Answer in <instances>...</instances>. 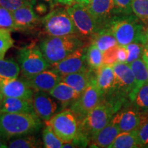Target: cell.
I'll return each instance as SVG.
<instances>
[{
  "label": "cell",
  "instance_id": "1",
  "mask_svg": "<svg viewBox=\"0 0 148 148\" xmlns=\"http://www.w3.org/2000/svg\"><path fill=\"white\" fill-rule=\"evenodd\" d=\"M142 22L135 14H119L111 19L106 28L112 33L119 45L125 46L131 42L145 45L147 36Z\"/></svg>",
  "mask_w": 148,
  "mask_h": 148
},
{
  "label": "cell",
  "instance_id": "2",
  "mask_svg": "<svg viewBox=\"0 0 148 148\" xmlns=\"http://www.w3.org/2000/svg\"><path fill=\"white\" fill-rule=\"evenodd\" d=\"M41 126L36 114L0 112V136L6 140L38 132Z\"/></svg>",
  "mask_w": 148,
  "mask_h": 148
},
{
  "label": "cell",
  "instance_id": "3",
  "mask_svg": "<svg viewBox=\"0 0 148 148\" xmlns=\"http://www.w3.org/2000/svg\"><path fill=\"white\" fill-rule=\"evenodd\" d=\"M82 45V40L77 35L49 36L41 40L39 47L45 58L51 65L65 58Z\"/></svg>",
  "mask_w": 148,
  "mask_h": 148
},
{
  "label": "cell",
  "instance_id": "4",
  "mask_svg": "<svg viewBox=\"0 0 148 148\" xmlns=\"http://www.w3.org/2000/svg\"><path fill=\"white\" fill-rule=\"evenodd\" d=\"M117 110L112 103L102 99L84 119L79 121V132L77 136L89 141L96 132L110 123Z\"/></svg>",
  "mask_w": 148,
  "mask_h": 148
},
{
  "label": "cell",
  "instance_id": "5",
  "mask_svg": "<svg viewBox=\"0 0 148 148\" xmlns=\"http://www.w3.org/2000/svg\"><path fill=\"white\" fill-rule=\"evenodd\" d=\"M17 61L20 70L24 77H29L50 68L40 50L36 44L25 46L17 53Z\"/></svg>",
  "mask_w": 148,
  "mask_h": 148
},
{
  "label": "cell",
  "instance_id": "6",
  "mask_svg": "<svg viewBox=\"0 0 148 148\" xmlns=\"http://www.w3.org/2000/svg\"><path fill=\"white\" fill-rule=\"evenodd\" d=\"M42 25L49 36L77 35L78 32L66 8H56L44 16Z\"/></svg>",
  "mask_w": 148,
  "mask_h": 148
},
{
  "label": "cell",
  "instance_id": "7",
  "mask_svg": "<svg viewBox=\"0 0 148 148\" xmlns=\"http://www.w3.org/2000/svg\"><path fill=\"white\" fill-rule=\"evenodd\" d=\"M47 125L64 143L73 141L79 132V121L71 109L55 114L47 121Z\"/></svg>",
  "mask_w": 148,
  "mask_h": 148
},
{
  "label": "cell",
  "instance_id": "8",
  "mask_svg": "<svg viewBox=\"0 0 148 148\" xmlns=\"http://www.w3.org/2000/svg\"><path fill=\"white\" fill-rule=\"evenodd\" d=\"M71 16L78 34L84 37H91L101 30V27L90 13L86 5L75 3L66 8Z\"/></svg>",
  "mask_w": 148,
  "mask_h": 148
},
{
  "label": "cell",
  "instance_id": "9",
  "mask_svg": "<svg viewBox=\"0 0 148 148\" xmlns=\"http://www.w3.org/2000/svg\"><path fill=\"white\" fill-rule=\"evenodd\" d=\"M103 97V94L96 84L95 76L88 87L70 106V109L77 116L78 121H81L101 102Z\"/></svg>",
  "mask_w": 148,
  "mask_h": 148
},
{
  "label": "cell",
  "instance_id": "10",
  "mask_svg": "<svg viewBox=\"0 0 148 148\" xmlns=\"http://www.w3.org/2000/svg\"><path fill=\"white\" fill-rule=\"evenodd\" d=\"M114 73V84L112 91L116 90L120 95L132 96L135 88V77L129 64L116 62L112 65Z\"/></svg>",
  "mask_w": 148,
  "mask_h": 148
},
{
  "label": "cell",
  "instance_id": "11",
  "mask_svg": "<svg viewBox=\"0 0 148 148\" xmlns=\"http://www.w3.org/2000/svg\"><path fill=\"white\" fill-rule=\"evenodd\" d=\"M86 6L101 29L106 28L112 18L121 14L114 0H89Z\"/></svg>",
  "mask_w": 148,
  "mask_h": 148
},
{
  "label": "cell",
  "instance_id": "12",
  "mask_svg": "<svg viewBox=\"0 0 148 148\" xmlns=\"http://www.w3.org/2000/svg\"><path fill=\"white\" fill-rule=\"evenodd\" d=\"M88 67L86 60V50L82 47L79 48L65 58L51 64L50 66L51 69L58 72L60 75L75 73Z\"/></svg>",
  "mask_w": 148,
  "mask_h": 148
},
{
  "label": "cell",
  "instance_id": "13",
  "mask_svg": "<svg viewBox=\"0 0 148 148\" xmlns=\"http://www.w3.org/2000/svg\"><path fill=\"white\" fill-rule=\"evenodd\" d=\"M146 116L134 107L127 108L114 114L111 121L119 127L121 132H127L137 129Z\"/></svg>",
  "mask_w": 148,
  "mask_h": 148
},
{
  "label": "cell",
  "instance_id": "14",
  "mask_svg": "<svg viewBox=\"0 0 148 148\" xmlns=\"http://www.w3.org/2000/svg\"><path fill=\"white\" fill-rule=\"evenodd\" d=\"M0 92L3 97H16L32 101L34 90L25 79H12L0 82Z\"/></svg>",
  "mask_w": 148,
  "mask_h": 148
},
{
  "label": "cell",
  "instance_id": "15",
  "mask_svg": "<svg viewBox=\"0 0 148 148\" xmlns=\"http://www.w3.org/2000/svg\"><path fill=\"white\" fill-rule=\"evenodd\" d=\"M61 77L62 75L58 72L48 69L33 76L23 78L34 90L49 92L61 82Z\"/></svg>",
  "mask_w": 148,
  "mask_h": 148
},
{
  "label": "cell",
  "instance_id": "16",
  "mask_svg": "<svg viewBox=\"0 0 148 148\" xmlns=\"http://www.w3.org/2000/svg\"><path fill=\"white\" fill-rule=\"evenodd\" d=\"M32 102L36 115L46 122L49 121L58 110L57 103L46 92L36 91L33 95Z\"/></svg>",
  "mask_w": 148,
  "mask_h": 148
},
{
  "label": "cell",
  "instance_id": "17",
  "mask_svg": "<svg viewBox=\"0 0 148 148\" xmlns=\"http://www.w3.org/2000/svg\"><path fill=\"white\" fill-rule=\"evenodd\" d=\"M16 30L32 29L38 24L39 18L34 10V5H25L12 12Z\"/></svg>",
  "mask_w": 148,
  "mask_h": 148
},
{
  "label": "cell",
  "instance_id": "18",
  "mask_svg": "<svg viewBox=\"0 0 148 148\" xmlns=\"http://www.w3.org/2000/svg\"><path fill=\"white\" fill-rule=\"evenodd\" d=\"M95 76V71L86 68L75 73L62 75L61 81L69 85L79 94H82L88 87Z\"/></svg>",
  "mask_w": 148,
  "mask_h": 148
},
{
  "label": "cell",
  "instance_id": "19",
  "mask_svg": "<svg viewBox=\"0 0 148 148\" xmlns=\"http://www.w3.org/2000/svg\"><path fill=\"white\" fill-rule=\"evenodd\" d=\"M0 112L36 114L32 101L22 98L7 97H3L0 102Z\"/></svg>",
  "mask_w": 148,
  "mask_h": 148
},
{
  "label": "cell",
  "instance_id": "20",
  "mask_svg": "<svg viewBox=\"0 0 148 148\" xmlns=\"http://www.w3.org/2000/svg\"><path fill=\"white\" fill-rule=\"evenodd\" d=\"M121 130L110 121L108 125L95 133L91 137V147H110Z\"/></svg>",
  "mask_w": 148,
  "mask_h": 148
},
{
  "label": "cell",
  "instance_id": "21",
  "mask_svg": "<svg viewBox=\"0 0 148 148\" xmlns=\"http://www.w3.org/2000/svg\"><path fill=\"white\" fill-rule=\"evenodd\" d=\"M49 94L53 98L60 101L63 107L71 106L81 95L69 85L62 81L52 88L49 92Z\"/></svg>",
  "mask_w": 148,
  "mask_h": 148
},
{
  "label": "cell",
  "instance_id": "22",
  "mask_svg": "<svg viewBox=\"0 0 148 148\" xmlns=\"http://www.w3.org/2000/svg\"><path fill=\"white\" fill-rule=\"evenodd\" d=\"M95 82L103 95L112 92L114 84V73L112 66L102 65L96 70Z\"/></svg>",
  "mask_w": 148,
  "mask_h": 148
},
{
  "label": "cell",
  "instance_id": "23",
  "mask_svg": "<svg viewBox=\"0 0 148 148\" xmlns=\"http://www.w3.org/2000/svg\"><path fill=\"white\" fill-rule=\"evenodd\" d=\"M131 69L132 70L133 73H134L135 77V88L133 94L130 97V99L132 101L134 99L136 92L139 90L143 85L148 81V75H147V64L144 62L143 58H138L137 60L133 61L130 64Z\"/></svg>",
  "mask_w": 148,
  "mask_h": 148
},
{
  "label": "cell",
  "instance_id": "24",
  "mask_svg": "<svg viewBox=\"0 0 148 148\" xmlns=\"http://www.w3.org/2000/svg\"><path fill=\"white\" fill-rule=\"evenodd\" d=\"M142 147L138 141L136 130L121 132L116 136L109 148H138Z\"/></svg>",
  "mask_w": 148,
  "mask_h": 148
},
{
  "label": "cell",
  "instance_id": "25",
  "mask_svg": "<svg viewBox=\"0 0 148 148\" xmlns=\"http://www.w3.org/2000/svg\"><path fill=\"white\" fill-rule=\"evenodd\" d=\"M92 42L98 47L101 52L109 48L118 45L115 37L108 28H103L91 37Z\"/></svg>",
  "mask_w": 148,
  "mask_h": 148
},
{
  "label": "cell",
  "instance_id": "26",
  "mask_svg": "<svg viewBox=\"0 0 148 148\" xmlns=\"http://www.w3.org/2000/svg\"><path fill=\"white\" fill-rule=\"evenodd\" d=\"M20 67L17 62L12 59H0V82L17 78Z\"/></svg>",
  "mask_w": 148,
  "mask_h": 148
},
{
  "label": "cell",
  "instance_id": "27",
  "mask_svg": "<svg viewBox=\"0 0 148 148\" xmlns=\"http://www.w3.org/2000/svg\"><path fill=\"white\" fill-rule=\"evenodd\" d=\"M10 148H36L41 147V142L34 136L24 135L8 140Z\"/></svg>",
  "mask_w": 148,
  "mask_h": 148
},
{
  "label": "cell",
  "instance_id": "28",
  "mask_svg": "<svg viewBox=\"0 0 148 148\" xmlns=\"http://www.w3.org/2000/svg\"><path fill=\"white\" fill-rule=\"evenodd\" d=\"M86 60L88 68L93 71L103 65L102 52L92 42L86 50Z\"/></svg>",
  "mask_w": 148,
  "mask_h": 148
},
{
  "label": "cell",
  "instance_id": "29",
  "mask_svg": "<svg viewBox=\"0 0 148 148\" xmlns=\"http://www.w3.org/2000/svg\"><path fill=\"white\" fill-rule=\"evenodd\" d=\"M134 108L141 112H148V81L136 92L133 100Z\"/></svg>",
  "mask_w": 148,
  "mask_h": 148
},
{
  "label": "cell",
  "instance_id": "30",
  "mask_svg": "<svg viewBox=\"0 0 148 148\" xmlns=\"http://www.w3.org/2000/svg\"><path fill=\"white\" fill-rule=\"evenodd\" d=\"M42 140L44 147L46 148H61L64 143L48 125L42 131Z\"/></svg>",
  "mask_w": 148,
  "mask_h": 148
},
{
  "label": "cell",
  "instance_id": "31",
  "mask_svg": "<svg viewBox=\"0 0 148 148\" xmlns=\"http://www.w3.org/2000/svg\"><path fill=\"white\" fill-rule=\"evenodd\" d=\"M0 29L11 31L16 30L15 21L12 11L0 6Z\"/></svg>",
  "mask_w": 148,
  "mask_h": 148
},
{
  "label": "cell",
  "instance_id": "32",
  "mask_svg": "<svg viewBox=\"0 0 148 148\" xmlns=\"http://www.w3.org/2000/svg\"><path fill=\"white\" fill-rule=\"evenodd\" d=\"M132 13L143 23H148V0H132Z\"/></svg>",
  "mask_w": 148,
  "mask_h": 148
},
{
  "label": "cell",
  "instance_id": "33",
  "mask_svg": "<svg viewBox=\"0 0 148 148\" xmlns=\"http://www.w3.org/2000/svg\"><path fill=\"white\" fill-rule=\"evenodd\" d=\"M125 47L127 51L126 63L130 64L133 61L142 58L145 45L140 42H131Z\"/></svg>",
  "mask_w": 148,
  "mask_h": 148
},
{
  "label": "cell",
  "instance_id": "34",
  "mask_svg": "<svg viewBox=\"0 0 148 148\" xmlns=\"http://www.w3.org/2000/svg\"><path fill=\"white\" fill-rule=\"evenodd\" d=\"M13 43L10 31L0 29V59L4 58L5 53L12 47Z\"/></svg>",
  "mask_w": 148,
  "mask_h": 148
},
{
  "label": "cell",
  "instance_id": "35",
  "mask_svg": "<svg viewBox=\"0 0 148 148\" xmlns=\"http://www.w3.org/2000/svg\"><path fill=\"white\" fill-rule=\"evenodd\" d=\"M36 0H0V6L13 12L25 5L36 4Z\"/></svg>",
  "mask_w": 148,
  "mask_h": 148
},
{
  "label": "cell",
  "instance_id": "36",
  "mask_svg": "<svg viewBox=\"0 0 148 148\" xmlns=\"http://www.w3.org/2000/svg\"><path fill=\"white\" fill-rule=\"evenodd\" d=\"M138 141L142 147H147L148 146V117L147 115L136 130Z\"/></svg>",
  "mask_w": 148,
  "mask_h": 148
},
{
  "label": "cell",
  "instance_id": "37",
  "mask_svg": "<svg viewBox=\"0 0 148 148\" xmlns=\"http://www.w3.org/2000/svg\"><path fill=\"white\" fill-rule=\"evenodd\" d=\"M119 45L114 46L102 53L103 65L112 66L117 62V51Z\"/></svg>",
  "mask_w": 148,
  "mask_h": 148
},
{
  "label": "cell",
  "instance_id": "38",
  "mask_svg": "<svg viewBox=\"0 0 148 148\" xmlns=\"http://www.w3.org/2000/svg\"><path fill=\"white\" fill-rule=\"evenodd\" d=\"M115 5L121 14H132V0H114Z\"/></svg>",
  "mask_w": 148,
  "mask_h": 148
},
{
  "label": "cell",
  "instance_id": "39",
  "mask_svg": "<svg viewBox=\"0 0 148 148\" xmlns=\"http://www.w3.org/2000/svg\"><path fill=\"white\" fill-rule=\"evenodd\" d=\"M127 51L125 46L119 45L117 51V62H126Z\"/></svg>",
  "mask_w": 148,
  "mask_h": 148
},
{
  "label": "cell",
  "instance_id": "40",
  "mask_svg": "<svg viewBox=\"0 0 148 148\" xmlns=\"http://www.w3.org/2000/svg\"><path fill=\"white\" fill-rule=\"evenodd\" d=\"M35 10L36 11V12L38 14H45L47 12V5L45 3H38V4L36 5V7H35Z\"/></svg>",
  "mask_w": 148,
  "mask_h": 148
},
{
  "label": "cell",
  "instance_id": "41",
  "mask_svg": "<svg viewBox=\"0 0 148 148\" xmlns=\"http://www.w3.org/2000/svg\"><path fill=\"white\" fill-rule=\"evenodd\" d=\"M142 58H143V60L145 62L146 64H148V47H147V46H145V48H144L143 54V56H142Z\"/></svg>",
  "mask_w": 148,
  "mask_h": 148
},
{
  "label": "cell",
  "instance_id": "42",
  "mask_svg": "<svg viewBox=\"0 0 148 148\" xmlns=\"http://www.w3.org/2000/svg\"><path fill=\"white\" fill-rule=\"evenodd\" d=\"M8 147L7 140L4 139L2 136H0V148H7Z\"/></svg>",
  "mask_w": 148,
  "mask_h": 148
},
{
  "label": "cell",
  "instance_id": "43",
  "mask_svg": "<svg viewBox=\"0 0 148 148\" xmlns=\"http://www.w3.org/2000/svg\"><path fill=\"white\" fill-rule=\"evenodd\" d=\"M57 3H62V4H65V5H71L72 3H73L75 0H56Z\"/></svg>",
  "mask_w": 148,
  "mask_h": 148
},
{
  "label": "cell",
  "instance_id": "44",
  "mask_svg": "<svg viewBox=\"0 0 148 148\" xmlns=\"http://www.w3.org/2000/svg\"><path fill=\"white\" fill-rule=\"evenodd\" d=\"M40 1H44V2L49 3L51 6H53L55 3H57L56 0H40Z\"/></svg>",
  "mask_w": 148,
  "mask_h": 148
},
{
  "label": "cell",
  "instance_id": "45",
  "mask_svg": "<svg viewBox=\"0 0 148 148\" xmlns=\"http://www.w3.org/2000/svg\"><path fill=\"white\" fill-rule=\"evenodd\" d=\"M75 1H76L77 3H82V4L86 5L88 1H89V0H75Z\"/></svg>",
  "mask_w": 148,
  "mask_h": 148
},
{
  "label": "cell",
  "instance_id": "46",
  "mask_svg": "<svg viewBox=\"0 0 148 148\" xmlns=\"http://www.w3.org/2000/svg\"><path fill=\"white\" fill-rule=\"evenodd\" d=\"M145 34H146V36L148 38V27H145Z\"/></svg>",
  "mask_w": 148,
  "mask_h": 148
},
{
  "label": "cell",
  "instance_id": "47",
  "mask_svg": "<svg viewBox=\"0 0 148 148\" xmlns=\"http://www.w3.org/2000/svg\"><path fill=\"white\" fill-rule=\"evenodd\" d=\"M2 98H3V95H2V94L1 93V92H0V102H1V99H2Z\"/></svg>",
  "mask_w": 148,
  "mask_h": 148
},
{
  "label": "cell",
  "instance_id": "48",
  "mask_svg": "<svg viewBox=\"0 0 148 148\" xmlns=\"http://www.w3.org/2000/svg\"><path fill=\"white\" fill-rule=\"evenodd\" d=\"M145 46H147V47H148V38H147V40H146Z\"/></svg>",
  "mask_w": 148,
  "mask_h": 148
},
{
  "label": "cell",
  "instance_id": "49",
  "mask_svg": "<svg viewBox=\"0 0 148 148\" xmlns=\"http://www.w3.org/2000/svg\"><path fill=\"white\" fill-rule=\"evenodd\" d=\"M147 75H148V64H147Z\"/></svg>",
  "mask_w": 148,
  "mask_h": 148
},
{
  "label": "cell",
  "instance_id": "50",
  "mask_svg": "<svg viewBox=\"0 0 148 148\" xmlns=\"http://www.w3.org/2000/svg\"><path fill=\"white\" fill-rule=\"evenodd\" d=\"M147 147H148V146H147Z\"/></svg>",
  "mask_w": 148,
  "mask_h": 148
},
{
  "label": "cell",
  "instance_id": "51",
  "mask_svg": "<svg viewBox=\"0 0 148 148\" xmlns=\"http://www.w3.org/2000/svg\"><path fill=\"white\" fill-rule=\"evenodd\" d=\"M147 113H148V112H147Z\"/></svg>",
  "mask_w": 148,
  "mask_h": 148
}]
</instances>
